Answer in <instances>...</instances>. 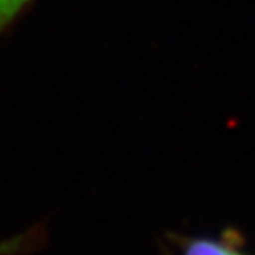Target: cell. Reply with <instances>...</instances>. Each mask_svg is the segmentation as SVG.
<instances>
[{
  "instance_id": "cell-1",
  "label": "cell",
  "mask_w": 255,
  "mask_h": 255,
  "mask_svg": "<svg viewBox=\"0 0 255 255\" xmlns=\"http://www.w3.org/2000/svg\"><path fill=\"white\" fill-rule=\"evenodd\" d=\"M174 243L177 247V255H248L241 250V245L238 241H232L227 234L222 238H174Z\"/></svg>"
},
{
  "instance_id": "cell-2",
  "label": "cell",
  "mask_w": 255,
  "mask_h": 255,
  "mask_svg": "<svg viewBox=\"0 0 255 255\" xmlns=\"http://www.w3.org/2000/svg\"><path fill=\"white\" fill-rule=\"evenodd\" d=\"M34 0H0V36Z\"/></svg>"
},
{
  "instance_id": "cell-3",
  "label": "cell",
  "mask_w": 255,
  "mask_h": 255,
  "mask_svg": "<svg viewBox=\"0 0 255 255\" xmlns=\"http://www.w3.org/2000/svg\"><path fill=\"white\" fill-rule=\"evenodd\" d=\"M41 241L36 238L34 232H25V234L16 236V238L0 241V255H18V254H27L34 248V245Z\"/></svg>"
}]
</instances>
